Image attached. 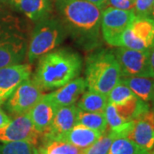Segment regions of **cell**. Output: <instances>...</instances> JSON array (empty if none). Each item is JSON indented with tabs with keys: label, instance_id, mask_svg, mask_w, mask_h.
Listing matches in <instances>:
<instances>
[{
	"label": "cell",
	"instance_id": "6da1fadb",
	"mask_svg": "<svg viewBox=\"0 0 154 154\" xmlns=\"http://www.w3.org/2000/svg\"><path fill=\"white\" fill-rule=\"evenodd\" d=\"M67 31L84 46L93 47L99 38L102 9L86 0H54Z\"/></svg>",
	"mask_w": 154,
	"mask_h": 154
},
{
	"label": "cell",
	"instance_id": "7a4b0ae2",
	"mask_svg": "<svg viewBox=\"0 0 154 154\" xmlns=\"http://www.w3.org/2000/svg\"><path fill=\"white\" fill-rule=\"evenodd\" d=\"M82 68V57L74 51L53 50L39 58L33 80L43 90H52L76 78Z\"/></svg>",
	"mask_w": 154,
	"mask_h": 154
},
{
	"label": "cell",
	"instance_id": "3957f363",
	"mask_svg": "<svg viewBox=\"0 0 154 154\" xmlns=\"http://www.w3.org/2000/svg\"><path fill=\"white\" fill-rule=\"evenodd\" d=\"M85 81L88 90L108 95L121 80V69L113 52L99 51L86 63Z\"/></svg>",
	"mask_w": 154,
	"mask_h": 154
},
{
	"label": "cell",
	"instance_id": "277c9868",
	"mask_svg": "<svg viewBox=\"0 0 154 154\" xmlns=\"http://www.w3.org/2000/svg\"><path fill=\"white\" fill-rule=\"evenodd\" d=\"M28 33L22 21L12 15L0 17V68L20 64L27 56Z\"/></svg>",
	"mask_w": 154,
	"mask_h": 154
},
{
	"label": "cell",
	"instance_id": "5b68a950",
	"mask_svg": "<svg viewBox=\"0 0 154 154\" xmlns=\"http://www.w3.org/2000/svg\"><path fill=\"white\" fill-rule=\"evenodd\" d=\"M66 33V28L58 19L48 17L37 22L28 40L26 56L28 62L33 63L55 50L63 41Z\"/></svg>",
	"mask_w": 154,
	"mask_h": 154
},
{
	"label": "cell",
	"instance_id": "8992f818",
	"mask_svg": "<svg viewBox=\"0 0 154 154\" xmlns=\"http://www.w3.org/2000/svg\"><path fill=\"white\" fill-rule=\"evenodd\" d=\"M121 46L150 51L154 46V19L135 16L122 35Z\"/></svg>",
	"mask_w": 154,
	"mask_h": 154
},
{
	"label": "cell",
	"instance_id": "52a82bcc",
	"mask_svg": "<svg viewBox=\"0 0 154 154\" xmlns=\"http://www.w3.org/2000/svg\"><path fill=\"white\" fill-rule=\"evenodd\" d=\"M133 11H122L107 7L101 14L100 28L103 38L112 46H121V37L123 32L134 19Z\"/></svg>",
	"mask_w": 154,
	"mask_h": 154
},
{
	"label": "cell",
	"instance_id": "ba28073f",
	"mask_svg": "<svg viewBox=\"0 0 154 154\" xmlns=\"http://www.w3.org/2000/svg\"><path fill=\"white\" fill-rule=\"evenodd\" d=\"M119 63L122 77H152L150 68V51L117 47L113 52Z\"/></svg>",
	"mask_w": 154,
	"mask_h": 154
},
{
	"label": "cell",
	"instance_id": "9c48e42d",
	"mask_svg": "<svg viewBox=\"0 0 154 154\" xmlns=\"http://www.w3.org/2000/svg\"><path fill=\"white\" fill-rule=\"evenodd\" d=\"M43 95V89L34 80L29 78L13 92L5 102V106L6 110L13 116L28 113Z\"/></svg>",
	"mask_w": 154,
	"mask_h": 154
},
{
	"label": "cell",
	"instance_id": "30bf717a",
	"mask_svg": "<svg viewBox=\"0 0 154 154\" xmlns=\"http://www.w3.org/2000/svg\"><path fill=\"white\" fill-rule=\"evenodd\" d=\"M42 136L33 126L28 113L16 116L11 122L0 128V142L28 141L37 145Z\"/></svg>",
	"mask_w": 154,
	"mask_h": 154
},
{
	"label": "cell",
	"instance_id": "8fae6325",
	"mask_svg": "<svg viewBox=\"0 0 154 154\" xmlns=\"http://www.w3.org/2000/svg\"><path fill=\"white\" fill-rule=\"evenodd\" d=\"M32 68L29 64H16L0 68V105L5 103L24 81L29 79Z\"/></svg>",
	"mask_w": 154,
	"mask_h": 154
},
{
	"label": "cell",
	"instance_id": "7c38bea8",
	"mask_svg": "<svg viewBox=\"0 0 154 154\" xmlns=\"http://www.w3.org/2000/svg\"><path fill=\"white\" fill-rule=\"evenodd\" d=\"M127 138L138 146L150 152L154 148V110H150L134 120Z\"/></svg>",
	"mask_w": 154,
	"mask_h": 154
},
{
	"label": "cell",
	"instance_id": "4fadbf2b",
	"mask_svg": "<svg viewBox=\"0 0 154 154\" xmlns=\"http://www.w3.org/2000/svg\"><path fill=\"white\" fill-rule=\"evenodd\" d=\"M77 116L75 105L57 107L48 131L43 134L45 140H61L76 124Z\"/></svg>",
	"mask_w": 154,
	"mask_h": 154
},
{
	"label": "cell",
	"instance_id": "5bb4252c",
	"mask_svg": "<svg viewBox=\"0 0 154 154\" xmlns=\"http://www.w3.org/2000/svg\"><path fill=\"white\" fill-rule=\"evenodd\" d=\"M57 109V106L50 99L48 94H44L38 103L28 111L35 129L42 135L48 131Z\"/></svg>",
	"mask_w": 154,
	"mask_h": 154
},
{
	"label": "cell",
	"instance_id": "9a60e30c",
	"mask_svg": "<svg viewBox=\"0 0 154 154\" xmlns=\"http://www.w3.org/2000/svg\"><path fill=\"white\" fill-rule=\"evenodd\" d=\"M87 83L85 79L76 77L57 90L48 94V96L57 107L68 106L75 105L79 98L85 93Z\"/></svg>",
	"mask_w": 154,
	"mask_h": 154
},
{
	"label": "cell",
	"instance_id": "2e32d148",
	"mask_svg": "<svg viewBox=\"0 0 154 154\" xmlns=\"http://www.w3.org/2000/svg\"><path fill=\"white\" fill-rule=\"evenodd\" d=\"M9 3L33 22L48 17L51 11V0H9Z\"/></svg>",
	"mask_w": 154,
	"mask_h": 154
},
{
	"label": "cell",
	"instance_id": "e0dca14e",
	"mask_svg": "<svg viewBox=\"0 0 154 154\" xmlns=\"http://www.w3.org/2000/svg\"><path fill=\"white\" fill-rule=\"evenodd\" d=\"M103 134L97 130L76 123L71 130L59 140H64L79 148L87 149L99 139Z\"/></svg>",
	"mask_w": 154,
	"mask_h": 154
},
{
	"label": "cell",
	"instance_id": "ac0fdd59",
	"mask_svg": "<svg viewBox=\"0 0 154 154\" xmlns=\"http://www.w3.org/2000/svg\"><path fill=\"white\" fill-rule=\"evenodd\" d=\"M120 82L130 88L137 98L146 103L152 102L154 105V78L141 76L121 77Z\"/></svg>",
	"mask_w": 154,
	"mask_h": 154
},
{
	"label": "cell",
	"instance_id": "d6986e66",
	"mask_svg": "<svg viewBox=\"0 0 154 154\" xmlns=\"http://www.w3.org/2000/svg\"><path fill=\"white\" fill-rule=\"evenodd\" d=\"M107 104V95L88 90L82 95L76 106L79 110L83 111L104 113Z\"/></svg>",
	"mask_w": 154,
	"mask_h": 154
},
{
	"label": "cell",
	"instance_id": "ffe728a7",
	"mask_svg": "<svg viewBox=\"0 0 154 154\" xmlns=\"http://www.w3.org/2000/svg\"><path fill=\"white\" fill-rule=\"evenodd\" d=\"M38 154H83L84 150L64 140H45L44 145L39 147Z\"/></svg>",
	"mask_w": 154,
	"mask_h": 154
},
{
	"label": "cell",
	"instance_id": "44dd1931",
	"mask_svg": "<svg viewBox=\"0 0 154 154\" xmlns=\"http://www.w3.org/2000/svg\"><path fill=\"white\" fill-rule=\"evenodd\" d=\"M77 123L102 134H104L108 128L105 112H87L78 109Z\"/></svg>",
	"mask_w": 154,
	"mask_h": 154
},
{
	"label": "cell",
	"instance_id": "7402d4cb",
	"mask_svg": "<svg viewBox=\"0 0 154 154\" xmlns=\"http://www.w3.org/2000/svg\"><path fill=\"white\" fill-rule=\"evenodd\" d=\"M108 154H149L127 137L116 138Z\"/></svg>",
	"mask_w": 154,
	"mask_h": 154
},
{
	"label": "cell",
	"instance_id": "603a6c76",
	"mask_svg": "<svg viewBox=\"0 0 154 154\" xmlns=\"http://www.w3.org/2000/svg\"><path fill=\"white\" fill-rule=\"evenodd\" d=\"M116 138L117 137L115 133L107 128L93 145L84 150L83 154H108L110 146Z\"/></svg>",
	"mask_w": 154,
	"mask_h": 154
},
{
	"label": "cell",
	"instance_id": "cb8c5ba5",
	"mask_svg": "<svg viewBox=\"0 0 154 154\" xmlns=\"http://www.w3.org/2000/svg\"><path fill=\"white\" fill-rule=\"evenodd\" d=\"M0 154H38V150L31 142L15 141L1 144Z\"/></svg>",
	"mask_w": 154,
	"mask_h": 154
},
{
	"label": "cell",
	"instance_id": "d4e9b609",
	"mask_svg": "<svg viewBox=\"0 0 154 154\" xmlns=\"http://www.w3.org/2000/svg\"><path fill=\"white\" fill-rule=\"evenodd\" d=\"M134 97L136 96L133 93L132 90L121 82H119L107 95L108 103L116 105H122Z\"/></svg>",
	"mask_w": 154,
	"mask_h": 154
},
{
	"label": "cell",
	"instance_id": "484cf974",
	"mask_svg": "<svg viewBox=\"0 0 154 154\" xmlns=\"http://www.w3.org/2000/svg\"><path fill=\"white\" fill-rule=\"evenodd\" d=\"M105 116L108 125L107 128L110 130H116L126 123L122 119L121 116L118 115L117 111L116 110L115 105L110 103L107 104L105 110Z\"/></svg>",
	"mask_w": 154,
	"mask_h": 154
},
{
	"label": "cell",
	"instance_id": "4316f807",
	"mask_svg": "<svg viewBox=\"0 0 154 154\" xmlns=\"http://www.w3.org/2000/svg\"><path fill=\"white\" fill-rule=\"evenodd\" d=\"M154 0H135L134 12L138 17H149L152 10Z\"/></svg>",
	"mask_w": 154,
	"mask_h": 154
},
{
	"label": "cell",
	"instance_id": "83f0119b",
	"mask_svg": "<svg viewBox=\"0 0 154 154\" xmlns=\"http://www.w3.org/2000/svg\"><path fill=\"white\" fill-rule=\"evenodd\" d=\"M105 5H109V7H112L122 11H134V2L131 0H107Z\"/></svg>",
	"mask_w": 154,
	"mask_h": 154
},
{
	"label": "cell",
	"instance_id": "f1b7e54d",
	"mask_svg": "<svg viewBox=\"0 0 154 154\" xmlns=\"http://www.w3.org/2000/svg\"><path fill=\"white\" fill-rule=\"evenodd\" d=\"M11 117L6 114L5 112L4 111V110L1 108V106H0V128H2L3 127L7 125L11 122Z\"/></svg>",
	"mask_w": 154,
	"mask_h": 154
},
{
	"label": "cell",
	"instance_id": "f546056e",
	"mask_svg": "<svg viewBox=\"0 0 154 154\" xmlns=\"http://www.w3.org/2000/svg\"><path fill=\"white\" fill-rule=\"evenodd\" d=\"M86 1H88L90 3H92L93 5L98 6V7H99L102 10L105 8V5L107 3V0H86Z\"/></svg>",
	"mask_w": 154,
	"mask_h": 154
},
{
	"label": "cell",
	"instance_id": "4dcf8cb0",
	"mask_svg": "<svg viewBox=\"0 0 154 154\" xmlns=\"http://www.w3.org/2000/svg\"><path fill=\"white\" fill-rule=\"evenodd\" d=\"M150 68H151L152 77L154 78V46L150 51Z\"/></svg>",
	"mask_w": 154,
	"mask_h": 154
},
{
	"label": "cell",
	"instance_id": "1f68e13d",
	"mask_svg": "<svg viewBox=\"0 0 154 154\" xmlns=\"http://www.w3.org/2000/svg\"><path fill=\"white\" fill-rule=\"evenodd\" d=\"M150 17H152V19H154V3H153V6H152V12H151V16Z\"/></svg>",
	"mask_w": 154,
	"mask_h": 154
},
{
	"label": "cell",
	"instance_id": "d6a6232c",
	"mask_svg": "<svg viewBox=\"0 0 154 154\" xmlns=\"http://www.w3.org/2000/svg\"><path fill=\"white\" fill-rule=\"evenodd\" d=\"M149 154H154V148L152 149V151H151L150 152H149Z\"/></svg>",
	"mask_w": 154,
	"mask_h": 154
},
{
	"label": "cell",
	"instance_id": "836d02e7",
	"mask_svg": "<svg viewBox=\"0 0 154 154\" xmlns=\"http://www.w3.org/2000/svg\"><path fill=\"white\" fill-rule=\"evenodd\" d=\"M131 1H133V2H134V1H135V0H131Z\"/></svg>",
	"mask_w": 154,
	"mask_h": 154
},
{
	"label": "cell",
	"instance_id": "e575fe53",
	"mask_svg": "<svg viewBox=\"0 0 154 154\" xmlns=\"http://www.w3.org/2000/svg\"><path fill=\"white\" fill-rule=\"evenodd\" d=\"M153 106H154V105H153Z\"/></svg>",
	"mask_w": 154,
	"mask_h": 154
}]
</instances>
